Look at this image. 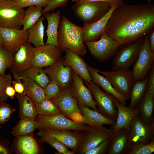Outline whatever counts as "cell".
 <instances>
[{
    "mask_svg": "<svg viewBox=\"0 0 154 154\" xmlns=\"http://www.w3.org/2000/svg\"><path fill=\"white\" fill-rule=\"evenodd\" d=\"M154 25V4L123 3L112 12L103 33L110 36L118 45L130 44L146 35Z\"/></svg>",
    "mask_w": 154,
    "mask_h": 154,
    "instance_id": "6da1fadb",
    "label": "cell"
},
{
    "mask_svg": "<svg viewBox=\"0 0 154 154\" xmlns=\"http://www.w3.org/2000/svg\"><path fill=\"white\" fill-rule=\"evenodd\" d=\"M83 27L72 23L63 15L58 31V47L62 51L69 49L80 56L87 52L83 39Z\"/></svg>",
    "mask_w": 154,
    "mask_h": 154,
    "instance_id": "7a4b0ae2",
    "label": "cell"
},
{
    "mask_svg": "<svg viewBox=\"0 0 154 154\" xmlns=\"http://www.w3.org/2000/svg\"><path fill=\"white\" fill-rule=\"evenodd\" d=\"M35 119L38 124L39 129L85 131L94 127L76 122L62 113L49 116L38 114Z\"/></svg>",
    "mask_w": 154,
    "mask_h": 154,
    "instance_id": "3957f363",
    "label": "cell"
},
{
    "mask_svg": "<svg viewBox=\"0 0 154 154\" xmlns=\"http://www.w3.org/2000/svg\"><path fill=\"white\" fill-rule=\"evenodd\" d=\"M111 3L78 2H75L72 8L75 15L80 20L83 22L84 24H88L102 18L110 9Z\"/></svg>",
    "mask_w": 154,
    "mask_h": 154,
    "instance_id": "277c9868",
    "label": "cell"
},
{
    "mask_svg": "<svg viewBox=\"0 0 154 154\" xmlns=\"http://www.w3.org/2000/svg\"><path fill=\"white\" fill-rule=\"evenodd\" d=\"M25 11L13 0L0 2V27L21 29Z\"/></svg>",
    "mask_w": 154,
    "mask_h": 154,
    "instance_id": "5b68a950",
    "label": "cell"
},
{
    "mask_svg": "<svg viewBox=\"0 0 154 154\" xmlns=\"http://www.w3.org/2000/svg\"><path fill=\"white\" fill-rule=\"evenodd\" d=\"M98 41L84 42L92 55L96 59L105 62L115 55L119 46L110 36L102 33Z\"/></svg>",
    "mask_w": 154,
    "mask_h": 154,
    "instance_id": "8992f818",
    "label": "cell"
},
{
    "mask_svg": "<svg viewBox=\"0 0 154 154\" xmlns=\"http://www.w3.org/2000/svg\"><path fill=\"white\" fill-rule=\"evenodd\" d=\"M84 83L89 89L96 104L98 111L105 116L116 120L117 115V110L114 103V98L103 91L99 86L92 81Z\"/></svg>",
    "mask_w": 154,
    "mask_h": 154,
    "instance_id": "52a82bcc",
    "label": "cell"
},
{
    "mask_svg": "<svg viewBox=\"0 0 154 154\" xmlns=\"http://www.w3.org/2000/svg\"><path fill=\"white\" fill-rule=\"evenodd\" d=\"M118 92L129 99L131 90L134 83L132 70L127 69L103 71L98 69Z\"/></svg>",
    "mask_w": 154,
    "mask_h": 154,
    "instance_id": "ba28073f",
    "label": "cell"
},
{
    "mask_svg": "<svg viewBox=\"0 0 154 154\" xmlns=\"http://www.w3.org/2000/svg\"><path fill=\"white\" fill-rule=\"evenodd\" d=\"M145 35L133 67L134 83L144 79L153 65L154 52L151 50L148 36Z\"/></svg>",
    "mask_w": 154,
    "mask_h": 154,
    "instance_id": "9c48e42d",
    "label": "cell"
},
{
    "mask_svg": "<svg viewBox=\"0 0 154 154\" xmlns=\"http://www.w3.org/2000/svg\"><path fill=\"white\" fill-rule=\"evenodd\" d=\"M129 136L131 146L150 143L154 140V123H146L139 116L135 117L130 124Z\"/></svg>",
    "mask_w": 154,
    "mask_h": 154,
    "instance_id": "30bf717a",
    "label": "cell"
},
{
    "mask_svg": "<svg viewBox=\"0 0 154 154\" xmlns=\"http://www.w3.org/2000/svg\"><path fill=\"white\" fill-rule=\"evenodd\" d=\"M143 42V38H139L116 53L112 61V70L128 69L134 64Z\"/></svg>",
    "mask_w": 154,
    "mask_h": 154,
    "instance_id": "8fae6325",
    "label": "cell"
},
{
    "mask_svg": "<svg viewBox=\"0 0 154 154\" xmlns=\"http://www.w3.org/2000/svg\"><path fill=\"white\" fill-rule=\"evenodd\" d=\"M62 55L59 48L52 45L34 47L32 66L43 68L52 65L62 58Z\"/></svg>",
    "mask_w": 154,
    "mask_h": 154,
    "instance_id": "7c38bea8",
    "label": "cell"
},
{
    "mask_svg": "<svg viewBox=\"0 0 154 154\" xmlns=\"http://www.w3.org/2000/svg\"><path fill=\"white\" fill-rule=\"evenodd\" d=\"M124 3L123 0H114L108 11L100 19L93 23L84 24L83 39L84 42L96 41L102 34L113 11Z\"/></svg>",
    "mask_w": 154,
    "mask_h": 154,
    "instance_id": "4fadbf2b",
    "label": "cell"
},
{
    "mask_svg": "<svg viewBox=\"0 0 154 154\" xmlns=\"http://www.w3.org/2000/svg\"><path fill=\"white\" fill-rule=\"evenodd\" d=\"M62 58L53 65L44 69L50 80L56 82L62 91L71 86L74 71L68 66H64Z\"/></svg>",
    "mask_w": 154,
    "mask_h": 154,
    "instance_id": "5bb4252c",
    "label": "cell"
},
{
    "mask_svg": "<svg viewBox=\"0 0 154 154\" xmlns=\"http://www.w3.org/2000/svg\"><path fill=\"white\" fill-rule=\"evenodd\" d=\"M84 135L76 153L84 154L87 150L92 149L110 137L113 131L103 125L93 127L85 131Z\"/></svg>",
    "mask_w": 154,
    "mask_h": 154,
    "instance_id": "9a60e30c",
    "label": "cell"
},
{
    "mask_svg": "<svg viewBox=\"0 0 154 154\" xmlns=\"http://www.w3.org/2000/svg\"><path fill=\"white\" fill-rule=\"evenodd\" d=\"M38 135L41 137H47L54 139L70 149L75 153L77 150L84 135L67 130H55L49 129H39Z\"/></svg>",
    "mask_w": 154,
    "mask_h": 154,
    "instance_id": "2e32d148",
    "label": "cell"
},
{
    "mask_svg": "<svg viewBox=\"0 0 154 154\" xmlns=\"http://www.w3.org/2000/svg\"><path fill=\"white\" fill-rule=\"evenodd\" d=\"M34 48L27 41L14 54L12 66L10 69L13 77L32 66L31 62L34 55Z\"/></svg>",
    "mask_w": 154,
    "mask_h": 154,
    "instance_id": "e0dca14e",
    "label": "cell"
},
{
    "mask_svg": "<svg viewBox=\"0 0 154 154\" xmlns=\"http://www.w3.org/2000/svg\"><path fill=\"white\" fill-rule=\"evenodd\" d=\"M71 91L78 104L98 111L96 104L90 90L84 84L83 80L74 72Z\"/></svg>",
    "mask_w": 154,
    "mask_h": 154,
    "instance_id": "ac0fdd59",
    "label": "cell"
},
{
    "mask_svg": "<svg viewBox=\"0 0 154 154\" xmlns=\"http://www.w3.org/2000/svg\"><path fill=\"white\" fill-rule=\"evenodd\" d=\"M0 35L4 47L14 54L20 48L27 42V31L0 27Z\"/></svg>",
    "mask_w": 154,
    "mask_h": 154,
    "instance_id": "d6986e66",
    "label": "cell"
},
{
    "mask_svg": "<svg viewBox=\"0 0 154 154\" xmlns=\"http://www.w3.org/2000/svg\"><path fill=\"white\" fill-rule=\"evenodd\" d=\"M64 51L65 54L63 60L64 65L70 67L74 72L85 82L88 83L92 82L88 66L83 58L70 50L67 49Z\"/></svg>",
    "mask_w": 154,
    "mask_h": 154,
    "instance_id": "ffe728a7",
    "label": "cell"
},
{
    "mask_svg": "<svg viewBox=\"0 0 154 154\" xmlns=\"http://www.w3.org/2000/svg\"><path fill=\"white\" fill-rule=\"evenodd\" d=\"M71 87L62 90L58 96L50 99L61 112L69 118L76 113L82 114L76 100L71 93Z\"/></svg>",
    "mask_w": 154,
    "mask_h": 154,
    "instance_id": "44dd1931",
    "label": "cell"
},
{
    "mask_svg": "<svg viewBox=\"0 0 154 154\" xmlns=\"http://www.w3.org/2000/svg\"><path fill=\"white\" fill-rule=\"evenodd\" d=\"M114 103L117 110V117L115 123L110 129L114 131L125 128L129 132L132 119L135 117L139 116V110L137 108L132 109L126 107L115 98Z\"/></svg>",
    "mask_w": 154,
    "mask_h": 154,
    "instance_id": "7402d4cb",
    "label": "cell"
},
{
    "mask_svg": "<svg viewBox=\"0 0 154 154\" xmlns=\"http://www.w3.org/2000/svg\"><path fill=\"white\" fill-rule=\"evenodd\" d=\"M131 149L128 130L122 128L113 131L110 137L108 154H127Z\"/></svg>",
    "mask_w": 154,
    "mask_h": 154,
    "instance_id": "603a6c76",
    "label": "cell"
},
{
    "mask_svg": "<svg viewBox=\"0 0 154 154\" xmlns=\"http://www.w3.org/2000/svg\"><path fill=\"white\" fill-rule=\"evenodd\" d=\"M88 68L93 82L101 87L106 93L113 96L121 103L126 105V101L128 99L117 92L108 80L98 72V69L88 66Z\"/></svg>",
    "mask_w": 154,
    "mask_h": 154,
    "instance_id": "cb8c5ba5",
    "label": "cell"
},
{
    "mask_svg": "<svg viewBox=\"0 0 154 154\" xmlns=\"http://www.w3.org/2000/svg\"><path fill=\"white\" fill-rule=\"evenodd\" d=\"M78 105L83 115L81 123L97 127L104 124L113 126L116 122V120L109 119L97 111L80 104Z\"/></svg>",
    "mask_w": 154,
    "mask_h": 154,
    "instance_id": "d4e9b609",
    "label": "cell"
},
{
    "mask_svg": "<svg viewBox=\"0 0 154 154\" xmlns=\"http://www.w3.org/2000/svg\"><path fill=\"white\" fill-rule=\"evenodd\" d=\"M42 15L48 23L46 31L47 38L45 44L52 45L58 47V31L61 17L60 11H58L52 13L46 12Z\"/></svg>",
    "mask_w": 154,
    "mask_h": 154,
    "instance_id": "484cf974",
    "label": "cell"
},
{
    "mask_svg": "<svg viewBox=\"0 0 154 154\" xmlns=\"http://www.w3.org/2000/svg\"><path fill=\"white\" fill-rule=\"evenodd\" d=\"M154 90L147 88L145 93L136 108L140 111L142 120L148 123H154Z\"/></svg>",
    "mask_w": 154,
    "mask_h": 154,
    "instance_id": "4316f807",
    "label": "cell"
},
{
    "mask_svg": "<svg viewBox=\"0 0 154 154\" xmlns=\"http://www.w3.org/2000/svg\"><path fill=\"white\" fill-rule=\"evenodd\" d=\"M15 96L19 106L21 119H35L38 113L35 105L32 100L24 93H16Z\"/></svg>",
    "mask_w": 154,
    "mask_h": 154,
    "instance_id": "83f0119b",
    "label": "cell"
},
{
    "mask_svg": "<svg viewBox=\"0 0 154 154\" xmlns=\"http://www.w3.org/2000/svg\"><path fill=\"white\" fill-rule=\"evenodd\" d=\"M14 142L16 149L20 154H37L39 152L38 144L31 135L16 137Z\"/></svg>",
    "mask_w": 154,
    "mask_h": 154,
    "instance_id": "f1b7e54d",
    "label": "cell"
},
{
    "mask_svg": "<svg viewBox=\"0 0 154 154\" xmlns=\"http://www.w3.org/2000/svg\"><path fill=\"white\" fill-rule=\"evenodd\" d=\"M23 78H28L33 80L43 88L50 81L43 68L33 66L14 77L15 79L17 80H20Z\"/></svg>",
    "mask_w": 154,
    "mask_h": 154,
    "instance_id": "f546056e",
    "label": "cell"
},
{
    "mask_svg": "<svg viewBox=\"0 0 154 154\" xmlns=\"http://www.w3.org/2000/svg\"><path fill=\"white\" fill-rule=\"evenodd\" d=\"M24 88V93L30 98L35 104L46 98L43 89L33 80L27 78L20 79Z\"/></svg>",
    "mask_w": 154,
    "mask_h": 154,
    "instance_id": "4dcf8cb0",
    "label": "cell"
},
{
    "mask_svg": "<svg viewBox=\"0 0 154 154\" xmlns=\"http://www.w3.org/2000/svg\"><path fill=\"white\" fill-rule=\"evenodd\" d=\"M44 18L41 17L27 31V41L33 44L35 47L44 45L43 38L44 27L43 21Z\"/></svg>",
    "mask_w": 154,
    "mask_h": 154,
    "instance_id": "1f68e13d",
    "label": "cell"
},
{
    "mask_svg": "<svg viewBox=\"0 0 154 154\" xmlns=\"http://www.w3.org/2000/svg\"><path fill=\"white\" fill-rule=\"evenodd\" d=\"M148 79L134 82L131 89L129 99L130 102L128 107L134 109L136 108L143 97L147 88Z\"/></svg>",
    "mask_w": 154,
    "mask_h": 154,
    "instance_id": "d6a6232c",
    "label": "cell"
},
{
    "mask_svg": "<svg viewBox=\"0 0 154 154\" xmlns=\"http://www.w3.org/2000/svg\"><path fill=\"white\" fill-rule=\"evenodd\" d=\"M42 8L36 6L29 7L25 11L21 24L22 29L27 31L34 25L41 17L42 13Z\"/></svg>",
    "mask_w": 154,
    "mask_h": 154,
    "instance_id": "836d02e7",
    "label": "cell"
},
{
    "mask_svg": "<svg viewBox=\"0 0 154 154\" xmlns=\"http://www.w3.org/2000/svg\"><path fill=\"white\" fill-rule=\"evenodd\" d=\"M38 126V124L35 119H21L13 128L12 133L16 137L32 135Z\"/></svg>",
    "mask_w": 154,
    "mask_h": 154,
    "instance_id": "e575fe53",
    "label": "cell"
},
{
    "mask_svg": "<svg viewBox=\"0 0 154 154\" xmlns=\"http://www.w3.org/2000/svg\"><path fill=\"white\" fill-rule=\"evenodd\" d=\"M35 104L39 115L49 116L62 113L58 107L50 99L46 98Z\"/></svg>",
    "mask_w": 154,
    "mask_h": 154,
    "instance_id": "d590c367",
    "label": "cell"
},
{
    "mask_svg": "<svg viewBox=\"0 0 154 154\" xmlns=\"http://www.w3.org/2000/svg\"><path fill=\"white\" fill-rule=\"evenodd\" d=\"M14 54L5 47H0V74H5L7 68L11 67Z\"/></svg>",
    "mask_w": 154,
    "mask_h": 154,
    "instance_id": "8d00e7d4",
    "label": "cell"
},
{
    "mask_svg": "<svg viewBox=\"0 0 154 154\" xmlns=\"http://www.w3.org/2000/svg\"><path fill=\"white\" fill-rule=\"evenodd\" d=\"M154 152V140L145 144L132 145L127 154H151Z\"/></svg>",
    "mask_w": 154,
    "mask_h": 154,
    "instance_id": "74e56055",
    "label": "cell"
},
{
    "mask_svg": "<svg viewBox=\"0 0 154 154\" xmlns=\"http://www.w3.org/2000/svg\"><path fill=\"white\" fill-rule=\"evenodd\" d=\"M43 89L46 98L50 99L56 97L62 92L58 84L52 80H50Z\"/></svg>",
    "mask_w": 154,
    "mask_h": 154,
    "instance_id": "f35d334b",
    "label": "cell"
},
{
    "mask_svg": "<svg viewBox=\"0 0 154 154\" xmlns=\"http://www.w3.org/2000/svg\"><path fill=\"white\" fill-rule=\"evenodd\" d=\"M5 101H1L0 103V125L8 121L12 114L15 111Z\"/></svg>",
    "mask_w": 154,
    "mask_h": 154,
    "instance_id": "ab89813d",
    "label": "cell"
},
{
    "mask_svg": "<svg viewBox=\"0 0 154 154\" xmlns=\"http://www.w3.org/2000/svg\"><path fill=\"white\" fill-rule=\"evenodd\" d=\"M12 78L11 74L1 75L0 74V101H6L9 98L6 94L7 87L11 85Z\"/></svg>",
    "mask_w": 154,
    "mask_h": 154,
    "instance_id": "60d3db41",
    "label": "cell"
},
{
    "mask_svg": "<svg viewBox=\"0 0 154 154\" xmlns=\"http://www.w3.org/2000/svg\"><path fill=\"white\" fill-rule=\"evenodd\" d=\"M42 141L46 143L55 149L58 153L67 154L69 150L67 147L58 141L52 138L41 137Z\"/></svg>",
    "mask_w": 154,
    "mask_h": 154,
    "instance_id": "b9f144b4",
    "label": "cell"
},
{
    "mask_svg": "<svg viewBox=\"0 0 154 154\" xmlns=\"http://www.w3.org/2000/svg\"><path fill=\"white\" fill-rule=\"evenodd\" d=\"M110 137L103 141L96 146L87 150L84 154H108Z\"/></svg>",
    "mask_w": 154,
    "mask_h": 154,
    "instance_id": "7bdbcfd3",
    "label": "cell"
},
{
    "mask_svg": "<svg viewBox=\"0 0 154 154\" xmlns=\"http://www.w3.org/2000/svg\"><path fill=\"white\" fill-rule=\"evenodd\" d=\"M21 7L36 6L42 8L45 7L51 0H13Z\"/></svg>",
    "mask_w": 154,
    "mask_h": 154,
    "instance_id": "ee69618b",
    "label": "cell"
},
{
    "mask_svg": "<svg viewBox=\"0 0 154 154\" xmlns=\"http://www.w3.org/2000/svg\"><path fill=\"white\" fill-rule=\"evenodd\" d=\"M70 0H51L48 5L43 9L42 13H43L50 12L55 9L64 7Z\"/></svg>",
    "mask_w": 154,
    "mask_h": 154,
    "instance_id": "f6af8a7d",
    "label": "cell"
},
{
    "mask_svg": "<svg viewBox=\"0 0 154 154\" xmlns=\"http://www.w3.org/2000/svg\"><path fill=\"white\" fill-rule=\"evenodd\" d=\"M8 141L0 135V154H8L10 153L8 145Z\"/></svg>",
    "mask_w": 154,
    "mask_h": 154,
    "instance_id": "bcb514c9",
    "label": "cell"
},
{
    "mask_svg": "<svg viewBox=\"0 0 154 154\" xmlns=\"http://www.w3.org/2000/svg\"><path fill=\"white\" fill-rule=\"evenodd\" d=\"M11 84L17 93L18 94L24 93V88L21 80L15 79L12 81Z\"/></svg>",
    "mask_w": 154,
    "mask_h": 154,
    "instance_id": "7dc6e473",
    "label": "cell"
},
{
    "mask_svg": "<svg viewBox=\"0 0 154 154\" xmlns=\"http://www.w3.org/2000/svg\"><path fill=\"white\" fill-rule=\"evenodd\" d=\"M5 93L8 97L12 99L14 98L16 94L15 89L11 84L9 85L7 87Z\"/></svg>",
    "mask_w": 154,
    "mask_h": 154,
    "instance_id": "c3c4849f",
    "label": "cell"
},
{
    "mask_svg": "<svg viewBox=\"0 0 154 154\" xmlns=\"http://www.w3.org/2000/svg\"><path fill=\"white\" fill-rule=\"evenodd\" d=\"M149 38L151 50L154 52V31L152 32Z\"/></svg>",
    "mask_w": 154,
    "mask_h": 154,
    "instance_id": "681fc988",
    "label": "cell"
},
{
    "mask_svg": "<svg viewBox=\"0 0 154 154\" xmlns=\"http://www.w3.org/2000/svg\"><path fill=\"white\" fill-rule=\"evenodd\" d=\"M72 2H75L81 1L99 2L104 1L110 3L112 2L114 0H71Z\"/></svg>",
    "mask_w": 154,
    "mask_h": 154,
    "instance_id": "f907efd6",
    "label": "cell"
},
{
    "mask_svg": "<svg viewBox=\"0 0 154 154\" xmlns=\"http://www.w3.org/2000/svg\"><path fill=\"white\" fill-rule=\"evenodd\" d=\"M4 46V44L0 35V47Z\"/></svg>",
    "mask_w": 154,
    "mask_h": 154,
    "instance_id": "816d5d0a",
    "label": "cell"
},
{
    "mask_svg": "<svg viewBox=\"0 0 154 154\" xmlns=\"http://www.w3.org/2000/svg\"><path fill=\"white\" fill-rule=\"evenodd\" d=\"M7 0H0V2H1Z\"/></svg>",
    "mask_w": 154,
    "mask_h": 154,
    "instance_id": "f5cc1de1",
    "label": "cell"
},
{
    "mask_svg": "<svg viewBox=\"0 0 154 154\" xmlns=\"http://www.w3.org/2000/svg\"><path fill=\"white\" fill-rule=\"evenodd\" d=\"M1 101H0V102H1Z\"/></svg>",
    "mask_w": 154,
    "mask_h": 154,
    "instance_id": "db71d44e",
    "label": "cell"
}]
</instances>
